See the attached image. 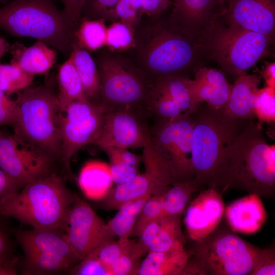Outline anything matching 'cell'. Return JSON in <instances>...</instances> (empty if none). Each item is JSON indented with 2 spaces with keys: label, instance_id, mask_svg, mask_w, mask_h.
<instances>
[{
  "label": "cell",
  "instance_id": "cell-1",
  "mask_svg": "<svg viewBox=\"0 0 275 275\" xmlns=\"http://www.w3.org/2000/svg\"><path fill=\"white\" fill-rule=\"evenodd\" d=\"M192 114L194 120L191 141L193 178L199 189L208 186L219 192L231 147L246 122L229 118L221 111L207 106L200 107L199 105Z\"/></svg>",
  "mask_w": 275,
  "mask_h": 275
},
{
  "label": "cell",
  "instance_id": "cell-2",
  "mask_svg": "<svg viewBox=\"0 0 275 275\" xmlns=\"http://www.w3.org/2000/svg\"><path fill=\"white\" fill-rule=\"evenodd\" d=\"M262 123L248 120L231 147L222 191L231 188L273 198L275 146L265 141Z\"/></svg>",
  "mask_w": 275,
  "mask_h": 275
},
{
  "label": "cell",
  "instance_id": "cell-3",
  "mask_svg": "<svg viewBox=\"0 0 275 275\" xmlns=\"http://www.w3.org/2000/svg\"><path fill=\"white\" fill-rule=\"evenodd\" d=\"M79 198L54 173L38 177L21 191L0 200V215L36 229H61Z\"/></svg>",
  "mask_w": 275,
  "mask_h": 275
},
{
  "label": "cell",
  "instance_id": "cell-4",
  "mask_svg": "<svg viewBox=\"0 0 275 275\" xmlns=\"http://www.w3.org/2000/svg\"><path fill=\"white\" fill-rule=\"evenodd\" d=\"M0 29L31 37L70 55L77 29L53 0H12L0 7Z\"/></svg>",
  "mask_w": 275,
  "mask_h": 275
},
{
  "label": "cell",
  "instance_id": "cell-5",
  "mask_svg": "<svg viewBox=\"0 0 275 275\" xmlns=\"http://www.w3.org/2000/svg\"><path fill=\"white\" fill-rule=\"evenodd\" d=\"M11 126L14 134L44 151L54 161L61 160L59 125L61 111L57 93L47 84L17 92Z\"/></svg>",
  "mask_w": 275,
  "mask_h": 275
},
{
  "label": "cell",
  "instance_id": "cell-6",
  "mask_svg": "<svg viewBox=\"0 0 275 275\" xmlns=\"http://www.w3.org/2000/svg\"><path fill=\"white\" fill-rule=\"evenodd\" d=\"M262 250L217 228L204 239L195 241L181 275H251Z\"/></svg>",
  "mask_w": 275,
  "mask_h": 275
},
{
  "label": "cell",
  "instance_id": "cell-7",
  "mask_svg": "<svg viewBox=\"0 0 275 275\" xmlns=\"http://www.w3.org/2000/svg\"><path fill=\"white\" fill-rule=\"evenodd\" d=\"M98 65L99 104L104 109H132L150 115L148 103L152 84H148L142 73L115 58H101Z\"/></svg>",
  "mask_w": 275,
  "mask_h": 275
},
{
  "label": "cell",
  "instance_id": "cell-8",
  "mask_svg": "<svg viewBox=\"0 0 275 275\" xmlns=\"http://www.w3.org/2000/svg\"><path fill=\"white\" fill-rule=\"evenodd\" d=\"M135 43L143 67L155 79L176 74L189 65L194 56L186 39L158 25L145 28Z\"/></svg>",
  "mask_w": 275,
  "mask_h": 275
},
{
  "label": "cell",
  "instance_id": "cell-9",
  "mask_svg": "<svg viewBox=\"0 0 275 275\" xmlns=\"http://www.w3.org/2000/svg\"><path fill=\"white\" fill-rule=\"evenodd\" d=\"M105 109L90 99L70 103L61 112L59 125L62 144L61 161L68 176L72 178L71 162L84 146L93 144L103 126Z\"/></svg>",
  "mask_w": 275,
  "mask_h": 275
},
{
  "label": "cell",
  "instance_id": "cell-10",
  "mask_svg": "<svg viewBox=\"0 0 275 275\" xmlns=\"http://www.w3.org/2000/svg\"><path fill=\"white\" fill-rule=\"evenodd\" d=\"M193 114L183 113L175 119L156 120L150 129V144L164 160L177 181L194 179L191 168Z\"/></svg>",
  "mask_w": 275,
  "mask_h": 275
},
{
  "label": "cell",
  "instance_id": "cell-11",
  "mask_svg": "<svg viewBox=\"0 0 275 275\" xmlns=\"http://www.w3.org/2000/svg\"><path fill=\"white\" fill-rule=\"evenodd\" d=\"M270 43V36L231 25L217 32L212 47L223 69L237 77L266 54Z\"/></svg>",
  "mask_w": 275,
  "mask_h": 275
},
{
  "label": "cell",
  "instance_id": "cell-12",
  "mask_svg": "<svg viewBox=\"0 0 275 275\" xmlns=\"http://www.w3.org/2000/svg\"><path fill=\"white\" fill-rule=\"evenodd\" d=\"M74 251L84 259L116 236L89 204L79 198L69 209L61 229Z\"/></svg>",
  "mask_w": 275,
  "mask_h": 275
},
{
  "label": "cell",
  "instance_id": "cell-13",
  "mask_svg": "<svg viewBox=\"0 0 275 275\" xmlns=\"http://www.w3.org/2000/svg\"><path fill=\"white\" fill-rule=\"evenodd\" d=\"M54 161L44 151L15 134L0 130V169L24 185L51 173Z\"/></svg>",
  "mask_w": 275,
  "mask_h": 275
},
{
  "label": "cell",
  "instance_id": "cell-14",
  "mask_svg": "<svg viewBox=\"0 0 275 275\" xmlns=\"http://www.w3.org/2000/svg\"><path fill=\"white\" fill-rule=\"evenodd\" d=\"M102 131L93 144L106 147L143 148L150 138L145 113L132 109H104Z\"/></svg>",
  "mask_w": 275,
  "mask_h": 275
},
{
  "label": "cell",
  "instance_id": "cell-15",
  "mask_svg": "<svg viewBox=\"0 0 275 275\" xmlns=\"http://www.w3.org/2000/svg\"><path fill=\"white\" fill-rule=\"evenodd\" d=\"M221 193L214 188L201 191L186 209L184 222L189 238L201 241L218 226L224 213Z\"/></svg>",
  "mask_w": 275,
  "mask_h": 275
},
{
  "label": "cell",
  "instance_id": "cell-16",
  "mask_svg": "<svg viewBox=\"0 0 275 275\" xmlns=\"http://www.w3.org/2000/svg\"><path fill=\"white\" fill-rule=\"evenodd\" d=\"M232 25L271 36L275 28V0H231Z\"/></svg>",
  "mask_w": 275,
  "mask_h": 275
},
{
  "label": "cell",
  "instance_id": "cell-17",
  "mask_svg": "<svg viewBox=\"0 0 275 275\" xmlns=\"http://www.w3.org/2000/svg\"><path fill=\"white\" fill-rule=\"evenodd\" d=\"M232 86L222 73L216 69L200 68L194 79H189L188 88L197 105L205 102L211 109L221 111L226 106Z\"/></svg>",
  "mask_w": 275,
  "mask_h": 275
},
{
  "label": "cell",
  "instance_id": "cell-18",
  "mask_svg": "<svg viewBox=\"0 0 275 275\" xmlns=\"http://www.w3.org/2000/svg\"><path fill=\"white\" fill-rule=\"evenodd\" d=\"M16 236L25 255L41 253L59 255L79 263L82 260L70 245L60 229L21 230Z\"/></svg>",
  "mask_w": 275,
  "mask_h": 275
},
{
  "label": "cell",
  "instance_id": "cell-19",
  "mask_svg": "<svg viewBox=\"0 0 275 275\" xmlns=\"http://www.w3.org/2000/svg\"><path fill=\"white\" fill-rule=\"evenodd\" d=\"M181 215L161 216L151 221L143 229L139 240L148 251L164 252L184 247Z\"/></svg>",
  "mask_w": 275,
  "mask_h": 275
},
{
  "label": "cell",
  "instance_id": "cell-20",
  "mask_svg": "<svg viewBox=\"0 0 275 275\" xmlns=\"http://www.w3.org/2000/svg\"><path fill=\"white\" fill-rule=\"evenodd\" d=\"M225 215L232 230L245 234L258 231L267 216L260 196L255 193L232 202L226 207Z\"/></svg>",
  "mask_w": 275,
  "mask_h": 275
},
{
  "label": "cell",
  "instance_id": "cell-21",
  "mask_svg": "<svg viewBox=\"0 0 275 275\" xmlns=\"http://www.w3.org/2000/svg\"><path fill=\"white\" fill-rule=\"evenodd\" d=\"M169 188L162 185L149 172L145 171L123 184L112 188L101 200V208L118 210L124 204L146 196L163 194Z\"/></svg>",
  "mask_w": 275,
  "mask_h": 275
},
{
  "label": "cell",
  "instance_id": "cell-22",
  "mask_svg": "<svg viewBox=\"0 0 275 275\" xmlns=\"http://www.w3.org/2000/svg\"><path fill=\"white\" fill-rule=\"evenodd\" d=\"M261 76L244 74L237 77L228 101L221 113L232 119L253 120L256 118L255 101Z\"/></svg>",
  "mask_w": 275,
  "mask_h": 275
},
{
  "label": "cell",
  "instance_id": "cell-23",
  "mask_svg": "<svg viewBox=\"0 0 275 275\" xmlns=\"http://www.w3.org/2000/svg\"><path fill=\"white\" fill-rule=\"evenodd\" d=\"M9 51L12 56L11 63L34 76L47 75L57 60L56 51L40 40L29 47L16 42L11 45Z\"/></svg>",
  "mask_w": 275,
  "mask_h": 275
},
{
  "label": "cell",
  "instance_id": "cell-24",
  "mask_svg": "<svg viewBox=\"0 0 275 275\" xmlns=\"http://www.w3.org/2000/svg\"><path fill=\"white\" fill-rule=\"evenodd\" d=\"M185 247L164 252L148 251L141 261L138 275H181L189 257Z\"/></svg>",
  "mask_w": 275,
  "mask_h": 275
},
{
  "label": "cell",
  "instance_id": "cell-25",
  "mask_svg": "<svg viewBox=\"0 0 275 275\" xmlns=\"http://www.w3.org/2000/svg\"><path fill=\"white\" fill-rule=\"evenodd\" d=\"M78 183L88 199L101 200L112 188L114 183L109 164L95 160L87 162L81 169Z\"/></svg>",
  "mask_w": 275,
  "mask_h": 275
},
{
  "label": "cell",
  "instance_id": "cell-26",
  "mask_svg": "<svg viewBox=\"0 0 275 275\" xmlns=\"http://www.w3.org/2000/svg\"><path fill=\"white\" fill-rule=\"evenodd\" d=\"M83 85L85 93L92 101L99 104L100 77L96 63L88 51L75 39L69 57Z\"/></svg>",
  "mask_w": 275,
  "mask_h": 275
},
{
  "label": "cell",
  "instance_id": "cell-27",
  "mask_svg": "<svg viewBox=\"0 0 275 275\" xmlns=\"http://www.w3.org/2000/svg\"><path fill=\"white\" fill-rule=\"evenodd\" d=\"M57 81V96L61 112L73 101L89 98L70 57L59 67Z\"/></svg>",
  "mask_w": 275,
  "mask_h": 275
},
{
  "label": "cell",
  "instance_id": "cell-28",
  "mask_svg": "<svg viewBox=\"0 0 275 275\" xmlns=\"http://www.w3.org/2000/svg\"><path fill=\"white\" fill-rule=\"evenodd\" d=\"M189 78L177 74L160 76L155 80L152 87L169 96L184 113L192 114L199 105L194 102L188 88Z\"/></svg>",
  "mask_w": 275,
  "mask_h": 275
},
{
  "label": "cell",
  "instance_id": "cell-29",
  "mask_svg": "<svg viewBox=\"0 0 275 275\" xmlns=\"http://www.w3.org/2000/svg\"><path fill=\"white\" fill-rule=\"evenodd\" d=\"M25 255L23 274H52L69 272L78 263L54 254L34 253Z\"/></svg>",
  "mask_w": 275,
  "mask_h": 275
},
{
  "label": "cell",
  "instance_id": "cell-30",
  "mask_svg": "<svg viewBox=\"0 0 275 275\" xmlns=\"http://www.w3.org/2000/svg\"><path fill=\"white\" fill-rule=\"evenodd\" d=\"M150 196L142 197L124 204L107 223L111 231L118 239L129 238L143 206Z\"/></svg>",
  "mask_w": 275,
  "mask_h": 275
},
{
  "label": "cell",
  "instance_id": "cell-31",
  "mask_svg": "<svg viewBox=\"0 0 275 275\" xmlns=\"http://www.w3.org/2000/svg\"><path fill=\"white\" fill-rule=\"evenodd\" d=\"M199 189L194 179L175 182L162 195L161 216L181 215L193 194Z\"/></svg>",
  "mask_w": 275,
  "mask_h": 275
},
{
  "label": "cell",
  "instance_id": "cell-32",
  "mask_svg": "<svg viewBox=\"0 0 275 275\" xmlns=\"http://www.w3.org/2000/svg\"><path fill=\"white\" fill-rule=\"evenodd\" d=\"M105 20L81 18L75 32L78 44L86 50L92 51L105 45L107 28Z\"/></svg>",
  "mask_w": 275,
  "mask_h": 275
},
{
  "label": "cell",
  "instance_id": "cell-33",
  "mask_svg": "<svg viewBox=\"0 0 275 275\" xmlns=\"http://www.w3.org/2000/svg\"><path fill=\"white\" fill-rule=\"evenodd\" d=\"M34 76L15 64H0V90L8 96L17 93L30 86Z\"/></svg>",
  "mask_w": 275,
  "mask_h": 275
},
{
  "label": "cell",
  "instance_id": "cell-34",
  "mask_svg": "<svg viewBox=\"0 0 275 275\" xmlns=\"http://www.w3.org/2000/svg\"><path fill=\"white\" fill-rule=\"evenodd\" d=\"M148 252L139 240H134L128 250L111 266L112 275L138 274L141 258Z\"/></svg>",
  "mask_w": 275,
  "mask_h": 275
},
{
  "label": "cell",
  "instance_id": "cell-35",
  "mask_svg": "<svg viewBox=\"0 0 275 275\" xmlns=\"http://www.w3.org/2000/svg\"><path fill=\"white\" fill-rule=\"evenodd\" d=\"M148 108L150 115L155 116L157 120L175 119L184 113L169 96L155 90L152 85Z\"/></svg>",
  "mask_w": 275,
  "mask_h": 275
},
{
  "label": "cell",
  "instance_id": "cell-36",
  "mask_svg": "<svg viewBox=\"0 0 275 275\" xmlns=\"http://www.w3.org/2000/svg\"><path fill=\"white\" fill-rule=\"evenodd\" d=\"M135 43L133 29L122 22L113 23L107 28L106 45L114 50H124Z\"/></svg>",
  "mask_w": 275,
  "mask_h": 275
},
{
  "label": "cell",
  "instance_id": "cell-37",
  "mask_svg": "<svg viewBox=\"0 0 275 275\" xmlns=\"http://www.w3.org/2000/svg\"><path fill=\"white\" fill-rule=\"evenodd\" d=\"M213 2L214 0H174V13L186 21H196L209 11Z\"/></svg>",
  "mask_w": 275,
  "mask_h": 275
},
{
  "label": "cell",
  "instance_id": "cell-38",
  "mask_svg": "<svg viewBox=\"0 0 275 275\" xmlns=\"http://www.w3.org/2000/svg\"><path fill=\"white\" fill-rule=\"evenodd\" d=\"M255 114L259 122L274 123V88L266 87L259 89L255 101Z\"/></svg>",
  "mask_w": 275,
  "mask_h": 275
},
{
  "label": "cell",
  "instance_id": "cell-39",
  "mask_svg": "<svg viewBox=\"0 0 275 275\" xmlns=\"http://www.w3.org/2000/svg\"><path fill=\"white\" fill-rule=\"evenodd\" d=\"M162 195H153L147 200L138 217L131 236L138 237L146 225L161 217Z\"/></svg>",
  "mask_w": 275,
  "mask_h": 275
},
{
  "label": "cell",
  "instance_id": "cell-40",
  "mask_svg": "<svg viewBox=\"0 0 275 275\" xmlns=\"http://www.w3.org/2000/svg\"><path fill=\"white\" fill-rule=\"evenodd\" d=\"M133 240L129 238L115 240L103 244L91 254L111 268V266L128 250Z\"/></svg>",
  "mask_w": 275,
  "mask_h": 275
},
{
  "label": "cell",
  "instance_id": "cell-41",
  "mask_svg": "<svg viewBox=\"0 0 275 275\" xmlns=\"http://www.w3.org/2000/svg\"><path fill=\"white\" fill-rule=\"evenodd\" d=\"M119 0H86L81 18L115 19L114 10Z\"/></svg>",
  "mask_w": 275,
  "mask_h": 275
},
{
  "label": "cell",
  "instance_id": "cell-42",
  "mask_svg": "<svg viewBox=\"0 0 275 275\" xmlns=\"http://www.w3.org/2000/svg\"><path fill=\"white\" fill-rule=\"evenodd\" d=\"M143 14L140 0H119L115 10V18L133 29Z\"/></svg>",
  "mask_w": 275,
  "mask_h": 275
},
{
  "label": "cell",
  "instance_id": "cell-43",
  "mask_svg": "<svg viewBox=\"0 0 275 275\" xmlns=\"http://www.w3.org/2000/svg\"><path fill=\"white\" fill-rule=\"evenodd\" d=\"M68 272L76 275H112L111 268L92 254L82 259Z\"/></svg>",
  "mask_w": 275,
  "mask_h": 275
},
{
  "label": "cell",
  "instance_id": "cell-44",
  "mask_svg": "<svg viewBox=\"0 0 275 275\" xmlns=\"http://www.w3.org/2000/svg\"><path fill=\"white\" fill-rule=\"evenodd\" d=\"M108 156L110 162H120L139 168L142 156L133 153L126 148L106 147L101 149Z\"/></svg>",
  "mask_w": 275,
  "mask_h": 275
},
{
  "label": "cell",
  "instance_id": "cell-45",
  "mask_svg": "<svg viewBox=\"0 0 275 275\" xmlns=\"http://www.w3.org/2000/svg\"><path fill=\"white\" fill-rule=\"evenodd\" d=\"M275 274V251L274 247L263 248L251 275Z\"/></svg>",
  "mask_w": 275,
  "mask_h": 275
},
{
  "label": "cell",
  "instance_id": "cell-46",
  "mask_svg": "<svg viewBox=\"0 0 275 275\" xmlns=\"http://www.w3.org/2000/svg\"><path fill=\"white\" fill-rule=\"evenodd\" d=\"M109 166L113 182L116 185L128 182L139 174V168L128 164L110 162Z\"/></svg>",
  "mask_w": 275,
  "mask_h": 275
},
{
  "label": "cell",
  "instance_id": "cell-47",
  "mask_svg": "<svg viewBox=\"0 0 275 275\" xmlns=\"http://www.w3.org/2000/svg\"><path fill=\"white\" fill-rule=\"evenodd\" d=\"M16 104L15 100L0 90V126H11L15 115Z\"/></svg>",
  "mask_w": 275,
  "mask_h": 275
},
{
  "label": "cell",
  "instance_id": "cell-48",
  "mask_svg": "<svg viewBox=\"0 0 275 275\" xmlns=\"http://www.w3.org/2000/svg\"><path fill=\"white\" fill-rule=\"evenodd\" d=\"M64 5L63 11L70 22L77 28L86 0H60Z\"/></svg>",
  "mask_w": 275,
  "mask_h": 275
},
{
  "label": "cell",
  "instance_id": "cell-49",
  "mask_svg": "<svg viewBox=\"0 0 275 275\" xmlns=\"http://www.w3.org/2000/svg\"><path fill=\"white\" fill-rule=\"evenodd\" d=\"M24 186L0 169V200L17 193Z\"/></svg>",
  "mask_w": 275,
  "mask_h": 275
},
{
  "label": "cell",
  "instance_id": "cell-50",
  "mask_svg": "<svg viewBox=\"0 0 275 275\" xmlns=\"http://www.w3.org/2000/svg\"><path fill=\"white\" fill-rule=\"evenodd\" d=\"M143 14L149 16L160 14L172 5L171 0H140Z\"/></svg>",
  "mask_w": 275,
  "mask_h": 275
},
{
  "label": "cell",
  "instance_id": "cell-51",
  "mask_svg": "<svg viewBox=\"0 0 275 275\" xmlns=\"http://www.w3.org/2000/svg\"><path fill=\"white\" fill-rule=\"evenodd\" d=\"M10 242L5 229L0 224V261L8 257L10 253Z\"/></svg>",
  "mask_w": 275,
  "mask_h": 275
},
{
  "label": "cell",
  "instance_id": "cell-52",
  "mask_svg": "<svg viewBox=\"0 0 275 275\" xmlns=\"http://www.w3.org/2000/svg\"><path fill=\"white\" fill-rule=\"evenodd\" d=\"M265 80L267 86L275 88L274 63H272L266 66L261 75Z\"/></svg>",
  "mask_w": 275,
  "mask_h": 275
},
{
  "label": "cell",
  "instance_id": "cell-53",
  "mask_svg": "<svg viewBox=\"0 0 275 275\" xmlns=\"http://www.w3.org/2000/svg\"><path fill=\"white\" fill-rule=\"evenodd\" d=\"M11 45L4 38L0 37V59L10 49Z\"/></svg>",
  "mask_w": 275,
  "mask_h": 275
},
{
  "label": "cell",
  "instance_id": "cell-54",
  "mask_svg": "<svg viewBox=\"0 0 275 275\" xmlns=\"http://www.w3.org/2000/svg\"><path fill=\"white\" fill-rule=\"evenodd\" d=\"M12 0H0V3L5 4Z\"/></svg>",
  "mask_w": 275,
  "mask_h": 275
},
{
  "label": "cell",
  "instance_id": "cell-55",
  "mask_svg": "<svg viewBox=\"0 0 275 275\" xmlns=\"http://www.w3.org/2000/svg\"><path fill=\"white\" fill-rule=\"evenodd\" d=\"M231 1V0H229V1Z\"/></svg>",
  "mask_w": 275,
  "mask_h": 275
}]
</instances>
